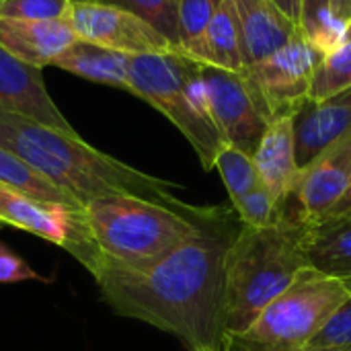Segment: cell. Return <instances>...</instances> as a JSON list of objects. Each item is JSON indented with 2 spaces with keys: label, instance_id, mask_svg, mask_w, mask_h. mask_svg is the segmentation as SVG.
Returning a JSON list of instances; mask_svg holds the SVG:
<instances>
[{
  "label": "cell",
  "instance_id": "obj_8",
  "mask_svg": "<svg viewBox=\"0 0 351 351\" xmlns=\"http://www.w3.org/2000/svg\"><path fill=\"white\" fill-rule=\"evenodd\" d=\"M319 60L321 53L304 33H298L261 62L245 68L243 74L269 113V119H274L294 115L304 99H308Z\"/></svg>",
  "mask_w": 351,
  "mask_h": 351
},
{
  "label": "cell",
  "instance_id": "obj_23",
  "mask_svg": "<svg viewBox=\"0 0 351 351\" xmlns=\"http://www.w3.org/2000/svg\"><path fill=\"white\" fill-rule=\"evenodd\" d=\"M214 169L220 173V177L226 185V191L230 195V204L241 199L243 195H247L249 191H253L255 187L261 185L253 156L243 152L237 146L224 144L220 148V152L216 154Z\"/></svg>",
  "mask_w": 351,
  "mask_h": 351
},
{
  "label": "cell",
  "instance_id": "obj_20",
  "mask_svg": "<svg viewBox=\"0 0 351 351\" xmlns=\"http://www.w3.org/2000/svg\"><path fill=\"white\" fill-rule=\"evenodd\" d=\"M0 185L14 189L23 195H29L33 199L82 208L68 193H64L60 187L49 183L45 177H41L37 171H33L25 160H21L16 154H12L10 150H6L2 146H0Z\"/></svg>",
  "mask_w": 351,
  "mask_h": 351
},
{
  "label": "cell",
  "instance_id": "obj_33",
  "mask_svg": "<svg viewBox=\"0 0 351 351\" xmlns=\"http://www.w3.org/2000/svg\"><path fill=\"white\" fill-rule=\"evenodd\" d=\"M339 214H351V185L350 189L346 191V195L335 204V208L327 214V216H339ZM325 218V216H323Z\"/></svg>",
  "mask_w": 351,
  "mask_h": 351
},
{
  "label": "cell",
  "instance_id": "obj_11",
  "mask_svg": "<svg viewBox=\"0 0 351 351\" xmlns=\"http://www.w3.org/2000/svg\"><path fill=\"white\" fill-rule=\"evenodd\" d=\"M351 185V132L300 169L292 199L302 222L327 216Z\"/></svg>",
  "mask_w": 351,
  "mask_h": 351
},
{
  "label": "cell",
  "instance_id": "obj_7",
  "mask_svg": "<svg viewBox=\"0 0 351 351\" xmlns=\"http://www.w3.org/2000/svg\"><path fill=\"white\" fill-rule=\"evenodd\" d=\"M0 226L21 228L66 249L90 274L101 261V253L86 230L82 208L33 199L0 185Z\"/></svg>",
  "mask_w": 351,
  "mask_h": 351
},
{
  "label": "cell",
  "instance_id": "obj_1",
  "mask_svg": "<svg viewBox=\"0 0 351 351\" xmlns=\"http://www.w3.org/2000/svg\"><path fill=\"white\" fill-rule=\"evenodd\" d=\"M239 228L234 210L214 208L195 237L146 269L101 259L93 276L103 302L177 337L187 351H224V265Z\"/></svg>",
  "mask_w": 351,
  "mask_h": 351
},
{
  "label": "cell",
  "instance_id": "obj_22",
  "mask_svg": "<svg viewBox=\"0 0 351 351\" xmlns=\"http://www.w3.org/2000/svg\"><path fill=\"white\" fill-rule=\"evenodd\" d=\"M220 0H179L181 53L204 64V39Z\"/></svg>",
  "mask_w": 351,
  "mask_h": 351
},
{
  "label": "cell",
  "instance_id": "obj_26",
  "mask_svg": "<svg viewBox=\"0 0 351 351\" xmlns=\"http://www.w3.org/2000/svg\"><path fill=\"white\" fill-rule=\"evenodd\" d=\"M72 0H2L0 16L27 21H58L66 19Z\"/></svg>",
  "mask_w": 351,
  "mask_h": 351
},
{
  "label": "cell",
  "instance_id": "obj_3",
  "mask_svg": "<svg viewBox=\"0 0 351 351\" xmlns=\"http://www.w3.org/2000/svg\"><path fill=\"white\" fill-rule=\"evenodd\" d=\"M302 237L304 222L290 210L265 228L241 224L224 265L226 335H245L263 308L308 267Z\"/></svg>",
  "mask_w": 351,
  "mask_h": 351
},
{
  "label": "cell",
  "instance_id": "obj_28",
  "mask_svg": "<svg viewBox=\"0 0 351 351\" xmlns=\"http://www.w3.org/2000/svg\"><path fill=\"white\" fill-rule=\"evenodd\" d=\"M23 282H41L51 284L49 278L37 274L14 249L0 241V284H23Z\"/></svg>",
  "mask_w": 351,
  "mask_h": 351
},
{
  "label": "cell",
  "instance_id": "obj_21",
  "mask_svg": "<svg viewBox=\"0 0 351 351\" xmlns=\"http://www.w3.org/2000/svg\"><path fill=\"white\" fill-rule=\"evenodd\" d=\"M351 88V39L323 53L311 84L308 99H327Z\"/></svg>",
  "mask_w": 351,
  "mask_h": 351
},
{
  "label": "cell",
  "instance_id": "obj_29",
  "mask_svg": "<svg viewBox=\"0 0 351 351\" xmlns=\"http://www.w3.org/2000/svg\"><path fill=\"white\" fill-rule=\"evenodd\" d=\"M224 351H341V350H319V348H282V346H263V343H255L249 341L245 337L239 335H226L224 341Z\"/></svg>",
  "mask_w": 351,
  "mask_h": 351
},
{
  "label": "cell",
  "instance_id": "obj_31",
  "mask_svg": "<svg viewBox=\"0 0 351 351\" xmlns=\"http://www.w3.org/2000/svg\"><path fill=\"white\" fill-rule=\"evenodd\" d=\"M274 6L292 21L298 29H302V0H271Z\"/></svg>",
  "mask_w": 351,
  "mask_h": 351
},
{
  "label": "cell",
  "instance_id": "obj_24",
  "mask_svg": "<svg viewBox=\"0 0 351 351\" xmlns=\"http://www.w3.org/2000/svg\"><path fill=\"white\" fill-rule=\"evenodd\" d=\"M72 2H95L115 8H123L148 21L156 31H160L179 51V0H72Z\"/></svg>",
  "mask_w": 351,
  "mask_h": 351
},
{
  "label": "cell",
  "instance_id": "obj_15",
  "mask_svg": "<svg viewBox=\"0 0 351 351\" xmlns=\"http://www.w3.org/2000/svg\"><path fill=\"white\" fill-rule=\"evenodd\" d=\"M76 41V33L66 19L27 21L0 16V47L35 68L53 66Z\"/></svg>",
  "mask_w": 351,
  "mask_h": 351
},
{
  "label": "cell",
  "instance_id": "obj_4",
  "mask_svg": "<svg viewBox=\"0 0 351 351\" xmlns=\"http://www.w3.org/2000/svg\"><path fill=\"white\" fill-rule=\"evenodd\" d=\"M214 208L177 210L136 195H103L82 206L86 230L101 259L146 269L195 237Z\"/></svg>",
  "mask_w": 351,
  "mask_h": 351
},
{
  "label": "cell",
  "instance_id": "obj_35",
  "mask_svg": "<svg viewBox=\"0 0 351 351\" xmlns=\"http://www.w3.org/2000/svg\"><path fill=\"white\" fill-rule=\"evenodd\" d=\"M0 2H2V0H0Z\"/></svg>",
  "mask_w": 351,
  "mask_h": 351
},
{
  "label": "cell",
  "instance_id": "obj_17",
  "mask_svg": "<svg viewBox=\"0 0 351 351\" xmlns=\"http://www.w3.org/2000/svg\"><path fill=\"white\" fill-rule=\"evenodd\" d=\"M302 247L311 267L339 280L351 292V214L304 222Z\"/></svg>",
  "mask_w": 351,
  "mask_h": 351
},
{
  "label": "cell",
  "instance_id": "obj_16",
  "mask_svg": "<svg viewBox=\"0 0 351 351\" xmlns=\"http://www.w3.org/2000/svg\"><path fill=\"white\" fill-rule=\"evenodd\" d=\"M232 4L241 31L245 68L261 62L292 37L302 33V29L288 21L271 0H232Z\"/></svg>",
  "mask_w": 351,
  "mask_h": 351
},
{
  "label": "cell",
  "instance_id": "obj_19",
  "mask_svg": "<svg viewBox=\"0 0 351 351\" xmlns=\"http://www.w3.org/2000/svg\"><path fill=\"white\" fill-rule=\"evenodd\" d=\"M204 66L243 72L241 31L232 0H220L204 39Z\"/></svg>",
  "mask_w": 351,
  "mask_h": 351
},
{
  "label": "cell",
  "instance_id": "obj_2",
  "mask_svg": "<svg viewBox=\"0 0 351 351\" xmlns=\"http://www.w3.org/2000/svg\"><path fill=\"white\" fill-rule=\"evenodd\" d=\"M0 146L80 206L103 195H136L177 210L191 206L173 193L177 185L93 148L80 136L51 130L14 113L0 111Z\"/></svg>",
  "mask_w": 351,
  "mask_h": 351
},
{
  "label": "cell",
  "instance_id": "obj_30",
  "mask_svg": "<svg viewBox=\"0 0 351 351\" xmlns=\"http://www.w3.org/2000/svg\"><path fill=\"white\" fill-rule=\"evenodd\" d=\"M329 14V0H302V33L311 31Z\"/></svg>",
  "mask_w": 351,
  "mask_h": 351
},
{
  "label": "cell",
  "instance_id": "obj_34",
  "mask_svg": "<svg viewBox=\"0 0 351 351\" xmlns=\"http://www.w3.org/2000/svg\"><path fill=\"white\" fill-rule=\"evenodd\" d=\"M346 39H351V16L348 19V23H346Z\"/></svg>",
  "mask_w": 351,
  "mask_h": 351
},
{
  "label": "cell",
  "instance_id": "obj_6",
  "mask_svg": "<svg viewBox=\"0 0 351 351\" xmlns=\"http://www.w3.org/2000/svg\"><path fill=\"white\" fill-rule=\"evenodd\" d=\"M350 296L351 292L339 280L308 265L296 274L290 286L239 337L263 346H308Z\"/></svg>",
  "mask_w": 351,
  "mask_h": 351
},
{
  "label": "cell",
  "instance_id": "obj_5",
  "mask_svg": "<svg viewBox=\"0 0 351 351\" xmlns=\"http://www.w3.org/2000/svg\"><path fill=\"white\" fill-rule=\"evenodd\" d=\"M130 93L160 111L187 138L204 171L214 169L224 140L210 113L199 62L181 51L130 56Z\"/></svg>",
  "mask_w": 351,
  "mask_h": 351
},
{
  "label": "cell",
  "instance_id": "obj_14",
  "mask_svg": "<svg viewBox=\"0 0 351 351\" xmlns=\"http://www.w3.org/2000/svg\"><path fill=\"white\" fill-rule=\"evenodd\" d=\"M259 181L280 208H288L294 195L300 167L294 148L292 115L274 117L253 154Z\"/></svg>",
  "mask_w": 351,
  "mask_h": 351
},
{
  "label": "cell",
  "instance_id": "obj_9",
  "mask_svg": "<svg viewBox=\"0 0 351 351\" xmlns=\"http://www.w3.org/2000/svg\"><path fill=\"white\" fill-rule=\"evenodd\" d=\"M202 80L212 119L224 144L237 146L253 156L271 119L247 76L202 64Z\"/></svg>",
  "mask_w": 351,
  "mask_h": 351
},
{
  "label": "cell",
  "instance_id": "obj_10",
  "mask_svg": "<svg viewBox=\"0 0 351 351\" xmlns=\"http://www.w3.org/2000/svg\"><path fill=\"white\" fill-rule=\"evenodd\" d=\"M66 21L74 29L78 41L103 49L128 56L179 51L148 21L123 8L95 2H70Z\"/></svg>",
  "mask_w": 351,
  "mask_h": 351
},
{
  "label": "cell",
  "instance_id": "obj_25",
  "mask_svg": "<svg viewBox=\"0 0 351 351\" xmlns=\"http://www.w3.org/2000/svg\"><path fill=\"white\" fill-rule=\"evenodd\" d=\"M232 210L239 216L241 224L253 226V228L271 226L288 214V208L286 210L280 208L263 185L255 187L253 191H249L241 199L232 202Z\"/></svg>",
  "mask_w": 351,
  "mask_h": 351
},
{
  "label": "cell",
  "instance_id": "obj_18",
  "mask_svg": "<svg viewBox=\"0 0 351 351\" xmlns=\"http://www.w3.org/2000/svg\"><path fill=\"white\" fill-rule=\"evenodd\" d=\"M53 66L72 72L76 76H82L86 80L109 84L115 88L130 90V56L97 47L93 43L76 41L72 47H68Z\"/></svg>",
  "mask_w": 351,
  "mask_h": 351
},
{
  "label": "cell",
  "instance_id": "obj_32",
  "mask_svg": "<svg viewBox=\"0 0 351 351\" xmlns=\"http://www.w3.org/2000/svg\"><path fill=\"white\" fill-rule=\"evenodd\" d=\"M329 12L335 19L348 23V19L351 16V0H329Z\"/></svg>",
  "mask_w": 351,
  "mask_h": 351
},
{
  "label": "cell",
  "instance_id": "obj_13",
  "mask_svg": "<svg viewBox=\"0 0 351 351\" xmlns=\"http://www.w3.org/2000/svg\"><path fill=\"white\" fill-rule=\"evenodd\" d=\"M298 167H306L321 152L351 132V88L327 99H304L292 115Z\"/></svg>",
  "mask_w": 351,
  "mask_h": 351
},
{
  "label": "cell",
  "instance_id": "obj_12",
  "mask_svg": "<svg viewBox=\"0 0 351 351\" xmlns=\"http://www.w3.org/2000/svg\"><path fill=\"white\" fill-rule=\"evenodd\" d=\"M0 111L21 115L51 130L80 136L49 97L41 68H35L0 47Z\"/></svg>",
  "mask_w": 351,
  "mask_h": 351
},
{
  "label": "cell",
  "instance_id": "obj_27",
  "mask_svg": "<svg viewBox=\"0 0 351 351\" xmlns=\"http://www.w3.org/2000/svg\"><path fill=\"white\" fill-rule=\"evenodd\" d=\"M308 348L351 351V296L327 321V325L308 341Z\"/></svg>",
  "mask_w": 351,
  "mask_h": 351
}]
</instances>
